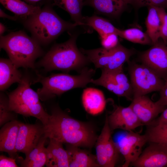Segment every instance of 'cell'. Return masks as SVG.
<instances>
[{"instance_id": "1", "label": "cell", "mask_w": 167, "mask_h": 167, "mask_svg": "<svg viewBox=\"0 0 167 167\" xmlns=\"http://www.w3.org/2000/svg\"><path fill=\"white\" fill-rule=\"evenodd\" d=\"M43 126L46 138L62 143L91 148L97 139L90 126L71 117L58 108L52 109L47 123Z\"/></svg>"}, {"instance_id": "2", "label": "cell", "mask_w": 167, "mask_h": 167, "mask_svg": "<svg viewBox=\"0 0 167 167\" xmlns=\"http://www.w3.org/2000/svg\"><path fill=\"white\" fill-rule=\"evenodd\" d=\"M32 37L41 45L49 44L64 32L79 25L60 18L51 8L46 6L23 20Z\"/></svg>"}, {"instance_id": "3", "label": "cell", "mask_w": 167, "mask_h": 167, "mask_svg": "<svg viewBox=\"0 0 167 167\" xmlns=\"http://www.w3.org/2000/svg\"><path fill=\"white\" fill-rule=\"evenodd\" d=\"M40 45L22 31L0 36V48L6 51L18 68H34L35 60L43 53Z\"/></svg>"}, {"instance_id": "4", "label": "cell", "mask_w": 167, "mask_h": 167, "mask_svg": "<svg viewBox=\"0 0 167 167\" xmlns=\"http://www.w3.org/2000/svg\"><path fill=\"white\" fill-rule=\"evenodd\" d=\"M76 36L53 46L40 61L39 66L47 71L60 70L68 72L84 69L89 62L76 45Z\"/></svg>"}, {"instance_id": "5", "label": "cell", "mask_w": 167, "mask_h": 167, "mask_svg": "<svg viewBox=\"0 0 167 167\" xmlns=\"http://www.w3.org/2000/svg\"><path fill=\"white\" fill-rule=\"evenodd\" d=\"M95 73L94 70L85 67L80 71L79 75H76L58 73L45 77L37 73V77L32 84H41L42 87L38 89L37 92L40 99L45 101L71 89L85 87L91 83Z\"/></svg>"}, {"instance_id": "6", "label": "cell", "mask_w": 167, "mask_h": 167, "mask_svg": "<svg viewBox=\"0 0 167 167\" xmlns=\"http://www.w3.org/2000/svg\"><path fill=\"white\" fill-rule=\"evenodd\" d=\"M31 84L29 78H23L17 87L8 94L9 108L15 113L25 117H34L45 125L50 114L42 105L37 92L30 88Z\"/></svg>"}, {"instance_id": "7", "label": "cell", "mask_w": 167, "mask_h": 167, "mask_svg": "<svg viewBox=\"0 0 167 167\" xmlns=\"http://www.w3.org/2000/svg\"><path fill=\"white\" fill-rule=\"evenodd\" d=\"M80 50L96 68L112 71L123 67L126 62L129 61L134 51L126 48L120 43L114 48L107 49L103 47Z\"/></svg>"}, {"instance_id": "8", "label": "cell", "mask_w": 167, "mask_h": 167, "mask_svg": "<svg viewBox=\"0 0 167 167\" xmlns=\"http://www.w3.org/2000/svg\"><path fill=\"white\" fill-rule=\"evenodd\" d=\"M129 73L133 96L159 92L164 84V79L151 68L142 63H131L129 68Z\"/></svg>"}, {"instance_id": "9", "label": "cell", "mask_w": 167, "mask_h": 167, "mask_svg": "<svg viewBox=\"0 0 167 167\" xmlns=\"http://www.w3.org/2000/svg\"><path fill=\"white\" fill-rule=\"evenodd\" d=\"M111 131L106 116L104 127L96 141V157L100 166L113 167L118 161L120 152Z\"/></svg>"}, {"instance_id": "10", "label": "cell", "mask_w": 167, "mask_h": 167, "mask_svg": "<svg viewBox=\"0 0 167 167\" xmlns=\"http://www.w3.org/2000/svg\"><path fill=\"white\" fill-rule=\"evenodd\" d=\"M148 142L146 135L128 131L119 136L115 143L118 151L124 156L123 167H128L136 161L142 153V148Z\"/></svg>"}, {"instance_id": "11", "label": "cell", "mask_w": 167, "mask_h": 167, "mask_svg": "<svg viewBox=\"0 0 167 167\" xmlns=\"http://www.w3.org/2000/svg\"><path fill=\"white\" fill-rule=\"evenodd\" d=\"M142 63L147 66L165 80L167 78V46L159 41L140 56Z\"/></svg>"}, {"instance_id": "12", "label": "cell", "mask_w": 167, "mask_h": 167, "mask_svg": "<svg viewBox=\"0 0 167 167\" xmlns=\"http://www.w3.org/2000/svg\"><path fill=\"white\" fill-rule=\"evenodd\" d=\"M44 135L43 124L21 122L16 143V151L26 156L36 146Z\"/></svg>"}, {"instance_id": "13", "label": "cell", "mask_w": 167, "mask_h": 167, "mask_svg": "<svg viewBox=\"0 0 167 167\" xmlns=\"http://www.w3.org/2000/svg\"><path fill=\"white\" fill-rule=\"evenodd\" d=\"M129 105L143 125L150 124L165 108L158 101L153 102L146 95L134 96Z\"/></svg>"}, {"instance_id": "14", "label": "cell", "mask_w": 167, "mask_h": 167, "mask_svg": "<svg viewBox=\"0 0 167 167\" xmlns=\"http://www.w3.org/2000/svg\"><path fill=\"white\" fill-rule=\"evenodd\" d=\"M108 118L111 131L119 129L129 131L143 125L130 106H115Z\"/></svg>"}, {"instance_id": "15", "label": "cell", "mask_w": 167, "mask_h": 167, "mask_svg": "<svg viewBox=\"0 0 167 167\" xmlns=\"http://www.w3.org/2000/svg\"><path fill=\"white\" fill-rule=\"evenodd\" d=\"M151 143L131 165L135 167L167 166V149L156 143Z\"/></svg>"}, {"instance_id": "16", "label": "cell", "mask_w": 167, "mask_h": 167, "mask_svg": "<svg viewBox=\"0 0 167 167\" xmlns=\"http://www.w3.org/2000/svg\"><path fill=\"white\" fill-rule=\"evenodd\" d=\"M21 122L16 120L4 125L0 131V151L14 158L16 156L15 144Z\"/></svg>"}, {"instance_id": "17", "label": "cell", "mask_w": 167, "mask_h": 167, "mask_svg": "<svg viewBox=\"0 0 167 167\" xmlns=\"http://www.w3.org/2000/svg\"><path fill=\"white\" fill-rule=\"evenodd\" d=\"M84 5L92 7L100 14L117 18L123 12L128 4L126 0H84Z\"/></svg>"}, {"instance_id": "18", "label": "cell", "mask_w": 167, "mask_h": 167, "mask_svg": "<svg viewBox=\"0 0 167 167\" xmlns=\"http://www.w3.org/2000/svg\"><path fill=\"white\" fill-rule=\"evenodd\" d=\"M82 101L86 112L92 115L101 113L106 106V101L103 92L94 88H87L84 90Z\"/></svg>"}, {"instance_id": "19", "label": "cell", "mask_w": 167, "mask_h": 167, "mask_svg": "<svg viewBox=\"0 0 167 167\" xmlns=\"http://www.w3.org/2000/svg\"><path fill=\"white\" fill-rule=\"evenodd\" d=\"M46 148L47 158L45 165L48 167H68L69 157L66 150L65 149L62 143L49 139Z\"/></svg>"}, {"instance_id": "20", "label": "cell", "mask_w": 167, "mask_h": 167, "mask_svg": "<svg viewBox=\"0 0 167 167\" xmlns=\"http://www.w3.org/2000/svg\"><path fill=\"white\" fill-rule=\"evenodd\" d=\"M23 78L18 68L10 59L0 60V90L3 91L12 84L20 83Z\"/></svg>"}, {"instance_id": "21", "label": "cell", "mask_w": 167, "mask_h": 167, "mask_svg": "<svg viewBox=\"0 0 167 167\" xmlns=\"http://www.w3.org/2000/svg\"><path fill=\"white\" fill-rule=\"evenodd\" d=\"M79 147L69 144L66 146V150L69 157L70 167H99L96 156L82 150Z\"/></svg>"}, {"instance_id": "22", "label": "cell", "mask_w": 167, "mask_h": 167, "mask_svg": "<svg viewBox=\"0 0 167 167\" xmlns=\"http://www.w3.org/2000/svg\"><path fill=\"white\" fill-rule=\"evenodd\" d=\"M46 139L44 135L36 146L26 156L24 159L19 158L21 166L42 167L45 165L47 154L45 144Z\"/></svg>"}, {"instance_id": "23", "label": "cell", "mask_w": 167, "mask_h": 167, "mask_svg": "<svg viewBox=\"0 0 167 167\" xmlns=\"http://www.w3.org/2000/svg\"><path fill=\"white\" fill-rule=\"evenodd\" d=\"M0 2L4 7L20 17L21 21L38 12L41 9L21 0H0Z\"/></svg>"}, {"instance_id": "24", "label": "cell", "mask_w": 167, "mask_h": 167, "mask_svg": "<svg viewBox=\"0 0 167 167\" xmlns=\"http://www.w3.org/2000/svg\"><path fill=\"white\" fill-rule=\"evenodd\" d=\"M53 4L67 12L74 23L84 26L82 10L84 0H52Z\"/></svg>"}, {"instance_id": "25", "label": "cell", "mask_w": 167, "mask_h": 167, "mask_svg": "<svg viewBox=\"0 0 167 167\" xmlns=\"http://www.w3.org/2000/svg\"><path fill=\"white\" fill-rule=\"evenodd\" d=\"M83 21L84 26H88L93 28L97 32L100 38L110 33L118 34L119 29L101 17L96 15L84 16Z\"/></svg>"}, {"instance_id": "26", "label": "cell", "mask_w": 167, "mask_h": 167, "mask_svg": "<svg viewBox=\"0 0 167 167\" xmlns=\"http://www.w3.org/2000/svg\"><path fill=\"white\" fill-rule=\"evenodd\" d=\"M148 7V13L145 20L146 33L150 38L152 45L159 41L161 23L156 6Z\"/></svg>"}, {"instance_id": "27", "label": "cell", "mask_w": 167, "mask_h": 167, "mask_svg": "<svg viewBox=\"0 0 167 167\" xmlns=\"http://www.w3.org/2000/svg\"><path fill=\"white\" fill-rule=\"evenodd\" d=\"M148 142L159 144L167 149V124L157 122L150 126L145 134Z\"/></svg>"}, {"instance_id": "28", "label": "cell", "mask_w": 167, "mask_h": 167, "mask_svg": "<svg viewBox=\"0 0 167 167\" xmlns=\"http://www.w3.org/2000/svg\"><path fill=\"white\" fill-rule=\"evenodd\" d=\"M91 83L104 87L118 96L124 97L129 100L125 92L120 87L112 77L106 71L102 70L100 77L96 79H92Z\"/></svg>"}, {"instance_id": "29", "label": "cell", "mask_w": 167, "mask_h": 167, "mask_svg": "<svg viewBox=\"0 0 167 167\" xmlns=\"http://www.w3.org/2000/svg\"><path fill=\"white\" fill-rule=\"evenodd\" d=\"M118 36L134 43L143 45H152V42L146 32L136 28H130L125 30L119 29Z\"/></svg>"}, {"instance_id": "30", "label": "cell", "mask_w": 167, "mask_h": 167, "mask_svg": "<svg viewBox=\"0 0 167 167\" xmlns=\"http://www.w3.org/2000/svg\"><path fill=\"white\" fill-rule=\"evenodd\" d=\"M123 67L112 71L102 70L106 71L112 77L127 94L129 100L132 101L133 96L132 88L130 81L124 73Z\"/></svg>"}, {"instance_id": "31", "label": "cell", "mask_w": 167, "mask_h": 167, "mask_svg": "<svg viewBox=\"0 0 167 167\" xmlns=\"http://www.w3.org/2000/svg\"><path fill=\"white\" fill-rule=\"evenodd\" d=\"M13 113L9 108V99L4 94L0 93V126L6 123L16 120Z\"/></svg>"}, {"instance_id": "32", "label": "cell", "mask_w": 167, "mask_h": 167, "mask_svg": "<svg viewBox=\"0 0 167 167\" xmlns=\"http://www.w3.org/2000/svg\"><path fill=\"white\" fill-rule=\"evenodd\" d=\"M128 4L136 8L150 6L160 7L167 8V0H126Z\"/></svg>"}, {"instance_id": "33", "label": "cell", "mask_w": 167, "mask_h": 167, "mask_svg": "<svg viewBox=\"0 0 167 167\" xmlns=\"http://www.w3.org/2000/svg\"><path fill=\"white\" fill-rule=\"evenodd\" d=\"M156 7L161 23L159 32V38H161L163 42L167 45V13L165 8L160 7Z\"/></svg>"}, {"instance_id": "34", "label": "cell", "mask_w": 167, "mask_h": 167, "mask_svg": "<svg viewBox=\"0 0 167 167\" xmlns=\"http://www.w3.org/2000/svg\"><path fill=\"white\" fill-rule=\"evenodd\" d=\"M118 36L116 34L110 33L100 38L102 47L107 49L115 48L119 44Z\"/></svg>"}, {"instance_id": "35", "label": "cell", "mask_w": 167, "mask_h": 167, "mask_svg": "<svg viewBox=\"0 0 167 167\" xmlns=\"http://www.w3.org/2000/svg\"><path fill=\"white\" fill-rule=\"evenodd\" d=\"M15 161V159L13 157H8L5 156L1 155L0 156V167H18L16 164Z\"/></svg>"}, {"instance_id": "36", "label": "cell", "mask_w": 167, "mask_h": 167, "mask_svg": "<svg viewBox=\"0 0 167 167\" xmlns=\"http://www.w3.org/2000/svg\"><path fill=\"white\" fill-rule=\"evenodd\" d=\"M159 92L160 97L157 101L162 105L166 106H167V78L165 80L164 85Z\"/></svg>"}, {"instance_id": "37", "label": "cell", "mask_w": 167, "mask_h": 167, "mask_svg": "<svg viewBox=\"0 0 167 167\" xmlns=\"http://www.w3.org/2000/svg\"><path fill=\"white\" fill-rule=\"evenodd\" d=\"M156 122L167 124V108H165L161 113Z\"/></svg>"}, {"instance_id": "38", "label": "cell", "mask_w": 167, "mask_h": 167, "mask_svg": "<svg viewBox=\"0 0 167 167\" xmlns=\"http://www.w3.org/2000/svg\"><path fill=\"white\" fill-rule=\"evenodd\" d=\"M0 17L1 18H5L14 21L21 19L18 16L16 15L12 16L7 14L1 9H0Z\"/></svg>"}, {"instance_id": "39", "label": "cell", "mask_w": 167, "mask_h": 167, "mask_svg": "<svg viewBox=\"0 0 167 167\" xmlns=\"http://www.w3.org/2000/svg\"><path fill=\"white\" fill-rule=\"evenodd\" d=\"M6 26L2 23H0V36L3 34V33L6 31Z\"/></svg>"}, {"instance_id": "40", "label": "cell", "mask_w": 167, "mask_h": 167, "mask_svg": "<svg viewBox=\"0 0 167 167\" xmlns=\"http://www.w3.org/2000/svg\"><path fill=\"white\" fill-rule=\"evenodd\" d=\"M23 0L25 1V2L28 3H34L37 2L41 0Z\"/></svg>"}, {"instance_id": "41", "label": "cell", "mask_w": 167, "mask_h": 167, "mask_svg": "<svg viewBox=\"0 0 167 167\" xmlns=\"http://www.w3.org/2000/svg\"></svg>"}]
</instances>
